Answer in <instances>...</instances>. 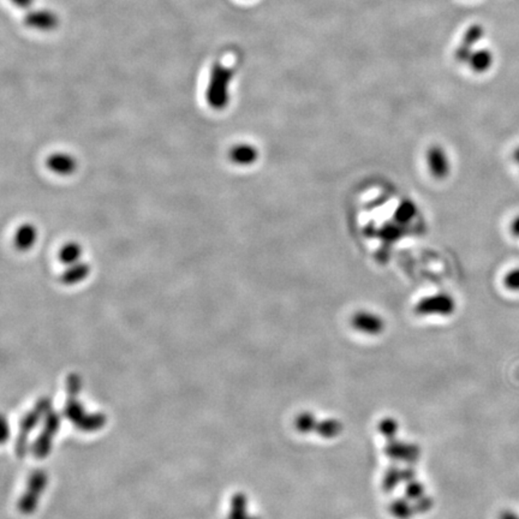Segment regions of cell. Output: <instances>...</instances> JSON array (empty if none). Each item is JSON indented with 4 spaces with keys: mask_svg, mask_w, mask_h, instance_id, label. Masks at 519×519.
I'll use <instances>...</instances> for the list:
<instances>
[{
    "mask_svg": "<svg viewBox=\"0 0 519 519\" xmlns=\"http://www.w3.org/2000/svg\"><path fill=\"white\" fill-rule=\"evenodd\" d=\"M319 419L311 411H300L294 419L295 429L300 434H311L315 432Z\"/></svg>",
    "mask_w": 519,
    "mask_h": 519,
    "instance_id": "cell-14",
    "label": "cell"
},
{
    "mask_svg": "<svg viewBox=\"0 0 519 519\" xmlns=\"http://www.w3.org/2000/svg\"><path fill=\"white\" fill-rule=\"evenodd\" d=\"M457 309V302L448 292L426 296L415 305V313L419 316H450Z\"/></svg>",
    "mask_w": 519,
    "mask_h": 519,
    "instance_id": "cell-2",
    "label": "cell"
},
{
    "mask_svg": "<svg viewBox=\"0 0 519 519\" xmlns=\"http://www.w3.org/2000/svg\"><path fill=\"white\" fill-rule=\"evenodd\" d=\"M482 35H483V29L480 28V27H472V28L467 32V35H465V41H467L469 46H470V45L472 46L474 43L480 41Z\"/></svg>",
    "mask_w": 519,
    "mask_h": 519,
    "instance_id": "cell-21",
    "label": "cell"
},
{
    "mask_svg": "<svg viewBox=\"0 0 519 519\" xmlns=\"http://www.w3.org/2000/svg\"><path fill=\"white\" fill-rule=\"evenodd\" d=\"M36 236H38V232H36V229L34 228L33 225H23L17 230V232L14 234V244L21 250H28L35 243Z\"/></svg>",
    "mask_w": 519,
    "mask_h": 519,
    "instance_id": "cell-13",
    "label": "cell"
},
{
    "mask_svg": "<svg viewBox=\"0 0 519 519\" xmlns=\"http://www.w3.org/2000/svg\"><path fill=\"white\" fill-rule=\"evenodd\" d=\"M16 6H19L21 9H28L32 5H33L34 0H11Z\"/></svg>",
    "mask_w": 519,
    "mask_h": 519,
    "instance_id": "cell-24",
    "label": "cell"
},
{
    "mask_svg": "<svg viewBox=\"0 0 519 519\" xmlns=\"http://www.w3.org/2000/svg\"><path fill=\"white\" fill-rule=\"evenodd\" d=\"M504 285L512 292H519V267L512 268L504 276Z\"/></svg>",
    "mask_w": 519,
    "mask_h": 519,
    "instance_id": "cell-19",
    "label": "cell"
},
{
    "mask_svg": "<svg viewBox=\"0 0 519 519\" xmlns=\"http://www.w3.org/2000/svg\"><path fill=\"white\" fill-rule=\"evenodd\" d=\"M234 71L224 67L221 63H215L210 71V83L206 91V99L214 110H223L229 102V85Z\"/></svg>",
    "mask_w": 519,
    "mask_h": 519,
    "instance_id": "cell-1",
    "label": "cell"
},
{
    "mask_svg": "<svg viewBox=\"0 0 519 519\" xmlns=\"http://www.w3.org/2000/svg\"><path fill=\"white\" fill-rule=\"evenodd\" d=\"M24 24L29 28L36 29L41 32H51L53 29L57 28L59 19L52 11L35 10L24 16Z\"/></svg>",
    "mask_w": 519,
    "mask_h": 519,
    "instance_id": "cell-6",
    "label": "cell"
},
{
    "mask_svg": "<svg viewBox=\"0 0 519 519\" xmlns=\"http://www.w3.org/2000/svg\"><path fill=\"white\" fill-rule=\"evenodd\" d=\"M401 482H403L401 469L397 465H392V467H387L386 472L384 474L382 489L387 493H390V492L395 491Z\"/></svg>",
    "mask_w": 519,
    "mask_h": 519,
    "instance_id": "cell-15",
    "label": "cell"
},
{
    "mask_svg": "<svg viewBox=\"0 0 519 519\" xmlns=\"http://www.w3.org/2000/svg\"><path fill=\"white\" fill-rule=\"evenodd\" d=\"M426 162L430 176L437 181L446 179L451 173V159L448 151L440 144H433L427 149Z\"/></svg>",
    "mask_w": 519,
    "mask_h": 519,
    "instance_id": "cell-4",
    "label": "cell"
},
{
    "mask_svg": "<svg viewBox=\"0 0 519 519\" xmlns=\"http://www.w3.org/2000/svg\"><path fill=\"white\" fill-rule=\"evenodd\" d=\"M399 422L393 417H384V419L377 424V429L382 434L384 438L386 439L387 441L397 439L398 432H399Z\"/></svg>",
    "mask_w": 519,
    "mask_h": 519,
    "instance_id": "cell-17",
    "label": "cell"
},
{
    "mask_svg": "<svg viewBox=\"0 0 519 519\" xmlns=\"http://www.w3.org/2000/svg\"><path fill=\"white\" fill-rule=\"evenodd\" d=\"M89 272H91L89 265H87L85 262L78 261L67 267L65 272L63 273L60 279L64 284L74 285V284L85 280L89 274Z\"/></svg>",
    "mask_w": 519,
    "mask_h": 519,
    "instance_id": "cell-11",
    "label": "cell"
},
{
    "mask_svg": "<svg viewBox=\"0 0 519 519\" xmlns=\"http://www.w3.org/2000/svg\"><path fill=\"white\" fill-rule=\"evenodd\" d=\"M498 519H519V514H517L515 511L506 509V510L501 511L498 516Z\"/></svg>",
    "mask_w": 519,
    "mask_h": 519,
    "instance_id": "cell-22",
    "label": "cell"
},
{
    "mask_svg": "<svg viewBox=\"0 0 519 519\" xmlns=\"http://www.w3.org/2000/svg\"><path fill=\"white\" fill-rule=\"evenodd\" d=\"M350 324L358 333L366 335H380L386 329V321L382 315L372 310H358L353 313Z\"/></svg>",
    "mask_w": 519,
    "mask_h": 519,
    "instance_id": "cell-3",
    "label": "cell"
},
{
    "mask_svg": "<svg viewBox=\"0 0 519 519\" xmlns=\"http://www.w3.org/2000/svg\"><path fill=\"white\" fill-rule=\"evenodd\" d=\"M512 159H514V162H515L517 165H519V146L516 148L514 153H512Z\"/></svg>",
    "mask_w": 519,
    "mask_h": 519,
    "instance_id": "cell-25",
    "label": "cell"
},
{
    "mask_svg": "<svg viewBox=\"0 0 519 519\" xmlns=\"http://www.w3.org/2000/svg\"><path fill=\"white\" fill-rule=\"evenodd\" d=\"M426 486L417 478L414 481H410L405 486V496L411 501L419 500V498L426 496Z\"/></svg>",
    "mask_w": 519,
    "mask_h": 519,
    "instance_id": "cell-18",
    "label": "cell"
},
{
    "mask_svg": "<svg viewBox=\"0 0 519 519\" xmlns=\"http://www.w3.org/2000/svg\"><path fill=\"white\" fill-rule=\"evenodd\" d=\"M344 424L340 419L329 417V419H319L315 434L324 439L338 438L343 433Z\"/></svg>",
    "mask_w": 519,
    "mask_h": 519,
    "instance_id": "cell-9",
    "label": "cell"
},
{
    "mask_svg": "<svg viewBox=\"0 0 519 519\" xmlns=\"http://www.w3.org/2000/svg\"><path fill=\"white\" fill-rule=\"evenodd\" d=\"M230 159L236 165L241 166H249L258 159V152L256 147L249 143H241L234 146L230 151Z\"/></svg>",
    "mask_w": 519,
    "mask_h": 519,
    "instance_id": "cell-7",
    "label": "cell"
},
{
    "mask_svg": "<svg viewBox=\"0 0 519 519\" xmlns=\"http://www.w3.org/2000/svg\"><path fill=\"white\" fill-rule=\"evenodd\" d=\"M82 256V248L81 245L75 242L71 243H67L60 249L59 252V258L63 263H65L67 266L74 265L76 262L81 261Z\"/></svg>",
    "mask_w": 519,
    "mask_h": 519,
    "instance_id": "cell-16",
    "label": "cell"
},
{
    "mask_svg": "<svg viewBox=\"0 0 519 519\" xmlns=\"http://www.w3.org/2000/svg\"><path fill=\"white\" fill-rule=\"evenodd\" d=\"M412 503H414L416 515L417 514H427L433 509L434 506L433 498H430L428 494H426L422 498H419V500L412 501Z\"/></svg>",
    "mask_w": 519,
    "mask_h": 519,
    "instance_id": "cell-20",
    "label": "cell"
},
{
    "mask_svg": "<svg viewBox=\"0 0 519 519\" xmlns=\"http://www.w3.org/2000/svg\"><path fill=\"white\" fill-rule=\"evenodd\" d=\"M510 231L511 234H512L514 237H516V239H519V215H517L515 219L511 221Z\"/></svg>",
    "mask_w": 519,
    "mask_h": 519,
    "instance_id": "cell-23",
    "label": "cell"
},
{
    "mask_svg": "<svg viewBox=\"0 0 519 519\" xmlns=\"http://www.w3.org/2000/svg\"><path fill=\"white\" fill-rule=\"evenodd\" d=\"M49 170L58 175H71L76 168L75 159L65 153H56L47 159Z\"/></svg>",
    "mask_w": 519,
    "mask_h": 519,
    "instance_id": "cell-8",
    "label": "cell"
},
{
    "mask_svg": "<svg viewBox=\"0 0 519 519\" xmlns=\"http://www.w3.org/2000/svg\"><path fill=\"white\" fill-rule=\"evenodd\" d=\"M390 512L395 519H410L416 515L414 503L406 496L397 498L392 501L390 504Z\"/></svg>",
    "mask_w": 519,
    "mask_h": 519,
    "instance_id": "cell-12",
    "label": "cell"
},
{
    "mask_svg": "<svg viewBox=\"0 0 519 519\" xmlns=\"http://www.w3.org/2000/svg\"><path fill=\"white\" fill-rule=\"evenodd\" d=\"M385 454L395 462H403L412 465L419 462L422 456V451L419 445L410 441H400L398 439H393L387 441L385 446Z\"/></svg>",
    "mask_w": 519,
    "mask_h": 519,
    "instance_id": "cell-5",
    "label": "cell"
},
{
    "mask_svg": "<svg viewBox=\"0 0 519 519\" xmlns=\"http://www.w3.org/2000/svg\"><path fill=\"white\" fill-rule=\"evenodd\" d=\"M494 63L493 53L488 49H480V51H472V56L469 58V67L472 71L476 74H485L491 69Z\"/></svg>",
    "mask_w": 519,
    "mask_h": 519,
    "instance_id": "cell-10",
    "label": "cell"
}]
</instances>
